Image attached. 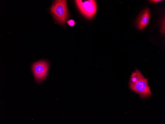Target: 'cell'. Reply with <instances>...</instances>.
<instances>
[{
	"mask_svg": "<svg viewBox=\"0 0 165 124\" xmlns=\"http://www.w3.org/2000/svg\"><path fill=\"white\" fill-rule=\"evenodd\" d=\"M148 80L136 69L132 73L129 82V87L131 89L138 93L141 98L149 97L152 93L150 90V87L148 85Z\"/></svg>",
	"mask_w": 165,
	"mask_h": 124,
	"instance_id": "6da1fadb",
	"label": "cell"
},
{
	"mask_svg": "<svg viewBox=\"0 0 165 124\" xmlns=\"http://www.w3.org/2000/svg\"><path fill=\"white\" fill-rule=\"evenodd\" d=\"M67 4L66 0H55L50 7V11L54 18L60 24H64L69 17Z\"/></svg>",
	"mask_w": 165,
	"mask_h": 124,
	"instance_id": "7a4b0ae2",
	"label": "cell"
},
{
	"mask_svg": "<svg viewBox=\"0 0 165 124\" xmlns=\"http://www.w3.org/2000/svg\"><path fill=\"white\" fill-rule=\"evenodd\" d=\"M49 67V62L45 60H40L32 64V70L37 83H40L47 78Z\"/></svg>",
	"mask_w": 165,
	"mask_h": 124,
	"instance_id": "3957f363",
	"label": "cell"
},
{
	"mask_svg": "<svg viewBox=\"0 0 165 124\" xmlns=\"http://www.w3.org/2000/svg\"><path fill=\"white\" fill-rule=\"evenodd\" d=\"M75 1L79 9L85 16L90 18L94 15L97 9L96 5L94 0Z\"/></svg>",
	"mask_w": 165,
	"mask_h": 124,
	"instance_id": "277c9868",
	"label": "cell"
},
{
	"mask_svg": "<svg viewBox=\"0 0 165 124\" xmlns=\"http://www.w3.org/2000/svg\"><path fill=\"white\" fill-rule=\"evenodd\" d=\"M149 19V10L147 8L143 12L137 20L136 24L138 29L142 30L148 24Z\"/></svg>",
	"mask_w": 165,
	"mask_h": 124,
	"instance_id": "5b68a950",
	"label": "cell"
},
{
	"mask_svg": "<svg viewBox=\"0 0 165 124\" xmlns=\"http://www.w3.org/2000/svg\"><path fill=\"white\" fill-rule=\"evenodd\" d=\"M69 25L71 26H73L75 24L74 21L72 19L70 20L67 22Z\"/></svg>",
	"mask_w": 165,
	"mask_h": 124,
	"instance_id": "8992f818",
	"label": "cell"
},
{
	"mask_svg": "<svg viewBox=\"0 0 165 124\" xmlns=\"http://www.w3.org/2000/svg\"><path fill=\"white\" fill-rule=\"evenodd\" d=\"M163 0H150L149 1H150L152 2L156 3V2H160Z\"/></svg>",
	"mask_w": 165,
	"mask_h": 124,
	"instance_id": "52a82bcc",
	"label": "cell"
}]
</instances>
